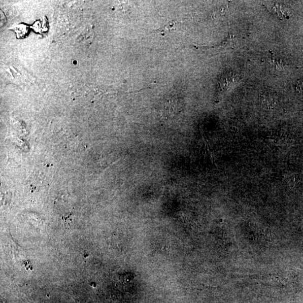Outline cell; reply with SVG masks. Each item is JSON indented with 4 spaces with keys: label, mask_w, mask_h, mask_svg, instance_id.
Listing matches in <instances>:
<instances>
[{
    "label": "cell",
    "mask_w": 303,
    "mask_h": 303,
    "mask_svg": "<svg viewBox=\"0 0 303 303\" xmlns=\"http://www.w3.org/2000/svg\"><path fill=\"white\" fill-rule=\"evenodd\" d=\"M182 101L177 97H170L164 100L162 108V113L165 118H171L178 115L182 110Z\"/></svg>",
    "instance_id": "6da1fadb"
},
{
    "label": "cell",
    "mask_w": 303,
    "mask_h": 303,
    "mask_svg": "<svg viewBox=\"0 0 303 303\" xmlns=\"http://www.w3.org/2000/svg\"><path fill=\"white\" fill-rule=\"evenodd\" d=\"M179 23L176 21H172L166 24L163 25L161 28L155 30V32L158 33L161 36H165L173 31L177 30V26Z\"/></svg>",
    "instance_id": "7a4b0ae2"
}]
</instances>
